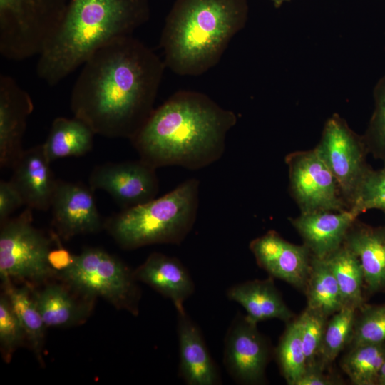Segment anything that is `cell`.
<instances>
[{"instance_id": "obj_33", "label": "cell", "mask_w": 385, "mask_h": 385, "mask_svg": "<svg viewBox=\"0 0 385 385\" xmlns=\"http://www.w3.org/2000/svg\"><path fill=\"white\" fill-rule=\"evenodd\" d=\"M372 209L379 210L385 214V168L369 169L360 185L351 210L359 216Z\"/></svg>"}, {"instance_id": "obj_26", "label": "cell", "mask_w": 385, "mask_h": 385, "mask_svg": "<svg viewBox=\"0 0 385 385\" xmlns=\"http://www.w3.org/2000/svg\"><path fill=\"white\" fill-rule=\"evenodd\" d=\"M2 281L5 294L24 328L26 337L38 360H41L46 324L34 298L26 287H14L10 278L2 279Z\"/></svg>"}, {"instance_id": "obj_30", "label": "cell", "mask_w": 385, "mask_h": 385, "mask_svg": "<svg viewBox=\"0 0 385 385\" xmlns=\"http://www.w3.org/2000/svg\"><path fill=\"white\" fill-rule=\"evenodd\" d=\"M374 108L367 129L362 135L368 153L385 168V74L374 89Z\"/></svg>"}, {"instance_id": "obj_15", "label": "cell", "mask_w": 385, "mask_h": 385, "mask_svg": "<svg viewBox=\"0 0 385 385\" xmlns=\"http://www.w3.org/2000/svg\"><path fill=\"white\" fill-rule=\"evenodd\" d=\"M34 110L30 95L10 76H0V166L12 168L23 153L22 138Z\"/></svg>"}, {"instance_id": "obj_34", "label": "cell", "mask_w": 385, "mask_h": 385, "mask_svg": "<svg viewBox=\"0 0 385 385\" xmlns=\"http://www.w3.org/2000/svg\"><path fill=\"white\" fill-rule=\"evenodd\" d=\"M26 337L24 328L6 297L0 299V342L3 356L9 361Z\"/></svg>"}, {"instance_id": "obj_2", "label": "cell", "mask_w": 385, "mask_h": 385, "mask_svg": "<svg viewBox=\"0 0 385 385\" xmlns=\"http://www.w3.org/2000/svg\"><path fill=\"white\" fill-rule=\"evenodd\" d=\"M235 113L205 93L181 90L155 108L130 140L140 159L158 168H204L221 158Z\"/></svg>"}, {"instance_id": "obj_3", "label": "cell", "mask_w": 385, "mask_h": 385, "mask_svg": "<svg viewBox=\"0 0 385 385\" xmlns=\"http://www.w3.org/2000/svg\"><path fill=\"white\" fill-rule=\"evenodd\" d=\"M149 17L148 0H69L57 31L38 56V76L58 84L98 48L131 36Z\"/></svg>"}, {"instance_id": "obj_37", "label": "cell", "mask_w": 385, "mask_h": 385, "mask_svg": "<svg viewBox=\"0 0 385 385\" xmlns=\"http://www.w3.org/2000/svg\"><path fill=\"white\" fill-rule=\"evenodd\" d=\"M73 256L58 245L57 249L51 250L49 262L54 270L60 269L63 271L72 262Z\"/></svg>"}, {"instance_id": "obj_1", "label": "cell", "mask_w": 385, "mask_h": 385, "mask_svg": "<svg viewBox=\"0 0 385 385\" xmlns=\"http://www.w3.org/2000/svg\"><path fill=\"white\" fill-rule=\"evenodd\" d=\"M82 66L71 94L74 117L96 135L130 140L155 109L163 60L131 35L101 47Z\"/></svg>"}, {"instance_id": "obj_18", "label": "cell", "mask_w": 385, "mask_h": 385, "mask_svg": "<svg viewBox=\"0 0 385 385\" xmlns=\"http://www.w3.org/2000/svg\"><path fill=\"white\" fill-rule=\"evenodd\" d=\"M177 312L180 376L189 385L221 384L219 369L199 327L185 310Z\"/></svg>"}, {"instance_id": "obj_17", "label": "cell", "mask_w": 385, "mask_h": 385, "mask_svg": "<svg viewBox=\"0 0 385 385\" xmlns=\"http://www.w3.org/2000/svg\"><path fill=\"white\" fill-rule=\"evenodd\" d=\"M357 217L351 210L315 211L300 213L289 221L312 255L325 259L344 244L349 230Z\"/></svg>"}, {"instance_id": "obj_27", "label": "cell", "mask_w": 385, "mask_h": 385, "mask_svg": "<svg viewBox=\"0 0 385 385\" xmlns=\"http://www.w3.org/2000/svg\"><path fill=\"white\" fill-rule=\"evenodd\" d=\"M385 359V342L351 346L341 367L355 385H376Z\"/></svg>"}, {"instance_id": "obj_4", "label": "cell", "mask_w": 385, "mask_h": 385, "mask_svg": "<svg viewBox=\"0 0 385 385\" xmlns=\"http://www.w3.org/2000/svg\"><path fill=\"white\" fill-rule=\"evenodd\" d=\"M247 16V0H175L160 41L165 66L180 76L205 73L218 63Z\"/></svg>"}, {"instance_id": "obj_38", "label": "cell", "mask_w": 385, "mask_h": 385, "mask_svg": "<svg viewBox=\"0 0 385 385\" xmlns=\"http://www.w3.org/2000/svg\"><path fill=\"white\" fill-rule=\"evenodd\" d=\"M376 384L385 385V359L379 369Z\"/></svg>"}, {"instance_id": "obj_19", "label": "cell", "mask_w": 385, "mask_h": 385, "mask_svg": "<svg viewBox=\"0 0 385 385\" xmlns=\"http://www.w3.org/2000/svg\"><path fill=\"white\" fill-rule=\"evenodd\" d=\"M134 274L136 279L170 299L177 312L185 310L183 303L195 291L193 280L183 264L162 253L150 255Z\"/></svg>"}, {"instance_id": "obj_10", "label": "cell", "mask_w": 385, "mask_h": 385, "mask_svg": "<svg viewBox=\"0 0 385 385\" xmlns=\"http://www.w3.org/2000/svg\"><path fill=\"white\" fill-rule=\"evenodd\" d=\"M289 191L301 213L349 210L332 173L314 148L285 157Z\"/></svg>"}, {"instance_id": "obj_21", "label": "cell", "mask_w": 385, "mask_h": 385, "mask_svg": "<svg viewBox=\"0 0 385 385\" xmlns=\"http://www.w3.org/2000/svg\"><path fill=\"white\" fill-rule=\"evenodd\" d=\"M227 297L242 305L246 311V318L256 324L272 319L289 322L293 317L272 278L232 286L227 291Z\"/></svg>"}, {"instance_id": "obj_36", "label": "cell", "mask_w": 385, "mask_h": 385, "mask_svg": "<svg viewBox=\"0 0 385 385\" xmlns=\"http://www.w3.org/2000/svg\"><path fill=\"white\" fill-rule=\"evenodd\" d=\"M337 381L324 375L319 368L307 369L304 374L297 380L295 385H333Z\"/></svg>"}, {"instance_id": "obj_14", "label": "cell", "mask_w": 385, "mask_h": 385, "mask_svg": "<svg viewBox=\"0 0 385 385\" xmlns=\"http://www.w3.org/2000/svg\"><path fill=\"white\" fill-rule=\"evenodd\" d=\"M93 192L90 186L57 180L50 209L53 225L63 239L96 232L104 226Z\"/></svg>"}, {"instance_id": "obj_29", "label": "cell", "mask_w": 385, "mask_h": 385, "mask_svg": "<svg viewBox=\"0 0 385 385\" xmlns=\"http://www.w3.org/2000/svg\"><path fill=\"white\" fill-rule=\"evenodd\" d=\"M275 356L287 383L295 385L307 369L297 319L287 324L275 349Z\"/></svg>"}, {"instance_id": "obj_11", "label": "cell", "mask_w": 385, "mask_h": 385, "mask_svg": "<svg viewBox=\"0 0 385 385\" xmlns=\"http://www.w3.org/2000/svg\"><path fill=\"white\" fill-rule=\"evenodd\" d=\"M88 180L93 191H106L123 210L155 199L159 191L156 168L141 159L97 165Z\"/></svg>"}, {"instance_id": "obj_9", "label": "cell", "mask_w": 385, "mask_h": 385, "mask_svg": "<svg viewBox=\"0 0 385 385\" xmlns=\"http://www.w3.org/2000/svg\"><path fill=\"white\" fill-rule=\"evenodd\" d=\"M314 149L332 173L347 208L351 210L371 168L366 162L369 153L363 137L334 114L325 123L321 140Z\"/></svg>"}, {"instance_id": "obj_13", "label": "cell", "mask_w": 385, "mask_h": 385, "mask_svg": "<svg viewBox=\"0 0 385 385\" xmlns=\"http://www.w3.org/2000/svg\"><path fill=\"white\" fill-rule=\"evenodd\" d=\"M249 247L258 265L272 277L305 290L312 257L306 245L289 242L270 230L252 240Z\"/></svg>"}, {"instance_id": "obj_24", "label": "cell", "mask_w": 385, "mask_h": 385, "mask_svg": "<svg viewBox=\"0 0 385 385\" xmlns=\"http://www.w3.org/2000/svg\"><path fill=\"white\" fill-rule=\"evenodd\" d=\"M32 297L46 326L71 325L81 321L87 314L86 307L57 284H49Z\"/></svg>"}, {"instance_id": "obj_22", "label": "cell", "mask_w": 385, "mask_h": 385, "mask_svg": "<svg viewBox=\"0 0 385 385\" xmlns=\"http://www.w3.org/2000/svg\"><path fill=\"white\" fill-rule=\"evenodd\" d=\"M95 133L82 120L58 117L52 123L43 147L48 160L78 157L91 150Z\"/></svg>"}, {"instance_id": "obj_7", "label": "cell", "mask_w": 385, "mask_h": 385, "mask_svg": "<svg viewBox=\"0 0 385 385\" xmlns=\"http://www.w3.org/2000/svg\"><path fill=\"white\" fill-rule=\"evenodd\" d=\"M61 274L78 292L103 297L118 308L138 313L140 294L135 274L120 260L103 250L89 248L74 255Z\"/></svg>"}, {"instance_id": "obj_25", "label": "cell", "mask_w": 385, "mask_h": 385, "mask_svg": "<svg viewBox=\"0 0 385 385\" xmlns=\"http://www.w3.org/2000/svg\"><path fill=\"white\" fill-rule=\"evenodd\" d=\"M339 288L344 305L359 309L364 304L363 270L356 255L344 244L325 259Z\"/></svg>"}, {"instance_id": "obj_28", "label": "cell", "mask_w": 385, "mask_h": 385, "mask_svg": "<svg viewBox=\"0 0 385 385\" xmlns=\"http://www.w3.org/2000/svg\"><path fill=\"white\" fill-rule=\"evenodd\" d=\"M357 310L353 306L344 305L327 321L317 361V367L321 370L332 363L350 342Z\"/></svg>"}, {"instance_id": "obj_32", "label": "cell", "mask_w": 385, "mask_h": 385, "mask_svg": "<svg viewBox=\"0 0 385 385\" xmlns=\"http://www.w3.org/2000/svg\"><path fill=\"white\" fill-rule=\"evenodd\" d=\"M358 310L351 345L385 342V304H364Z\"/></svg>"}, {"instance_id": "obj_31", "label": "cell", "mask_w": 385, "mask_h": 385, "mask_svg": "<svg viewBox=\"0 0 385 385\" xmlns=\"http://www.w3.org/2000/svg\"><path fill=\"white\" fill-rule=\"evenodd\" d=\"M327 319V317L309 307H306L297 319L307 369L318 368L317 361Z\"/></svg>"}, {"instance_id": "obj_35", "label": "cell", "mask_w": 385, "mask_h": 385, "mask_svg": "<svg viewBox=\"0 0 385 385\" xmlns=\"http://www.w3.org/2000/svg\"><path fill=\"white\" fill-rule=\"evenodd\" d=\"M23 205L24 200L13 183L10 180H1L0 222L8 220L11 214Z\"/></svg>"}, {"instance_id": "obj_16", "label": "cell", "mask_w": 385, "mask_h": 385, "mask_svg": "<svg viewBox=\"0 0 385 385\" xmlns=\"http://www.w3.org/2000/svg\"><path fill=\"white\" fill-rule=\"evenodd\" d=\"M50 164L41 144L24 150L11 168L10 181L27 207L41 211L51 208L57 179Z\"/></svg>"}, {"instance_id": "obj_12", "label": "cell", "mask_w": 385, "mask_h": 385, "mask_svg": "<svg viewBox=\"0 0 385 385\" xmlns=\"http://www.w3.org/2000/svg\"><path fill=\"white\" fill-rule=\"evenodd\" d=\"M270 356L269 343L257 324L245 316L237 317L225 339L223 361L231 377L243 384L264 383Z\"/></svg>"}, {"instance_id": "obj_8", "label": "cell", "mask_w": 385, "mask_h": 385, "mask_svg": "<svg viewBox=\"0 0 385 385\" xmlns=\"http://www.w3.org/2000/svg\"><path fill=\"white\" fill-rule=\"evenodd\" d=\"M51 241L33 225L32 209L1 223V279L16 278L42 281L55 270L49 262Z\"/></svg>"}, {"instance_id": "obj_6", "label": "cell", "mask_w": 385, "mask_h": 385, "mask_svg": "<svg viewBox=\"0 0 385 385\" xmlns=\"http://www.w3.org/2000/svg\"><path fill=\"white\" fill-rule=\"evenodd\" d=\"M69 0H0V53L10 61L39 56L57 31Z\"/></svg>"}, {"instance_id": "obj_20", "label": "cell", "mask_w": 385, "mask_h": 385, "mask_svg": "<svg viewBox=\"0 0 385 385\" xmlns=\"http://www.w3.org/2000/svg\"><path fill=\"white\" fill-rule=\"evenodd\" d=\"M344 244L358 257L367 291L373 294L385 289V226L374 227L356 220Z\"/></svg>"}, {"instance_id": "obj_39", "label": "cell", "mask_w": 385, "mask_h": 385, "mask_svg": "<svg viewBox=\"0 0 385 385\" xmlns=\"http://www.w3.org/2000/svg\"><path fill=\"white\" fill-rule=\"evenodd\" d=\"M274 6L276 7H279L280 6L284 1H289V0H271Z\"/></svg>"}, {"instance_id": "obj_5", "label": "cell", "mask_w": 385, "mask_h": 385, "mask_svg": "<svg viewBox=\"0 0 385 385\" xmlns=\"http://www.w3.org/2000/svg\"><path fill=\"white\" fill-rule=\"evenodd\" d=\"M200 181L190 178L163 196L122 210L104 227L123 248L180 245L192 230L199 207Z\"/></svg>"}, {"instance_id": "obj_23", "label": "cell", "mask_w": 385, "mask_h": 385, "mask_svg": "<svg viewBox=\"0 0 385 385\" xmlns=\"http://www.w3.org/2000/svg\"><path fill=\"white\" fill-rule=\"evenodd\" d=\"M304 291L307 307L327 317L344 305L337 282L324 259L312 256Z\"/></svg>"}]
</instances>
